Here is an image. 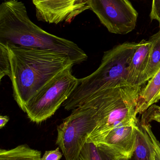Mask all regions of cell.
Here are the masks:
<instances>
[{
    "label": "cell",
    "mask_w": 160,
    "mask_h": 160,
    "mask_svg": "<svg viewBox=\"0 0 160 160\" xmlns=\"http://www.w3.org/2000/svg\"><path fill=\"white\" fill-rule=\"evenodd\" d=\"M139 42H124L104 53L98 69L78 80L73 92L62 106L67 111L78 107L93 94L114 87L120 81H127L128 70Z\"/></svg>",
    "instance_id": "obj_4"
},
{
    "label": "cell",
    "mask_w": 160,
    "mask_h": 160,
    "mask_svg": "<svg viewBox=\"0 0 160 160\" xmlns=\"http://www.w3.org/2000/svg\"><path fill=\"white\" fill-rule=\"evenodd\" d=\"M146 139H147V138H146ZM147 141L148 142V145L149 148V160H158L156 153H155L153 149L152 148L151 145L149 143L147 139Z\"/></svg>",
    "instance_id": "obj_20"
},
{
    "label": "cell",
    "mask_w": 160,
    "mask_h": 160,
    "mask_svg": "<svg viewBox=\"0 0 160 160\" xmlns=\"http://www.w3.org/2000/svg\"><path fill=\"white\" fill-rule=\"evenodd\" d=\"M69 67L53 78L28 104L25 113L32 122L41 123L54 115L71 96L78 84V78Z\"/></svg>",
    "instance_id": "obj_6"
},
{
    "label": "cell",
    "mask_w": 160,
    "mask_h": 160,
    "mask_svg": "<svg viewBox=\"0 0 160 160\" xmlns=\"http://www.w3.org/2000/svg\"><path fill=\"white\" fill-rule=\"evenodd\" d=\"M100 152H101V155H102V158L103 160H111L110 158H108L106 155H105L104 153H103L102 152L100 151Z\"/></svg>",
    "instance_id": "obj_22"
},
{
    "label": "cell",
    "mask_w": 160,
    "mask_h": 160,
    "mask_svg": "<svg viewBox=\"0 0 160 160\" xmlns=\"http://www.w3.org/2000/svg\"><path fill=\"white\" fill-rule=\"evenodd\" d=\"M152 121L160 123V106L154 104L142 114L140 122L150 123Z\"/></svg>",
    "instance_id": "obj_17"
},
{
    "label": "cell",
    "mask_w": 160,
    "mask_h": 160,
    "mask_svg": "<svg viewBox=\"0 0 160 160\" xmlns=\"http://www.w3.org/2000/svg\"><path fill=\"white\" fill-rule=\"evenodd\" d=\"M0 42L65 54L75 65L88 59V55L75 43L35 25L29 17L25 4L18 0L6 1L0 5Z\"/></svg>",
    "instance_id": "obj_2"
},
{
    "label": "cell",
    "mask_w": 160,
    "mask_h": 160,
    "mask_svg": "<svg viewBox=\"0 0 160 160\" xmlns=\"http://www.w3.org/2000/svg\"><path fill=\"white\" fill-rule=\"evenodd\" d=\"M151 20H156L160 27V0H153L150 14Z\"/></svg>",
    "instance_id": "obj_18"
},
{
    "label": "cell",
    "mask_w": 160,
    "mask_h": 160,
    "mask_svg": "<svg viewBox=\"0 0 160 160\" xmlns=\"http://www.w3.org/2000/svg\"><path fill=\"white\" fill-rule=\"evenodd\" d=\"M160 100V68L142 88L138 96L137 114H141Z\"/></svg>",
    "instance_id": "obj_11"
},
{
    "label": "cell",
    "mask_w": 160,
    "mask_h": 160,
    "mask_svg": "<svg viewBox=\"0 0 160 160\" xmlns=\"http://www.w3.org/2000/svg\"><path fill=\"white\" fill-rule=\"evenodd\" d=\"M62 155L58 147L56 149L45 151L41 160H60Z\"/></svg>",
    "instance_id": "obj_19"
},
{
    "label": "cell",
    "mask_w": 160,
    "mask_h": 160,
    "mask_svg": "<svg viewBox=\"0 0 160 160\" xmlns=\"http://www.w3.org/2000/svg\"><path fill=\"white\" fill-rule=\"evenodd\" d=\"M79 160H103L100 150L94 144L87 143L79 155Z\"/></svg>",
    "instance_id": "obj_16"
},
{
    "label": "cell",
    "mask_w": 160,
    "mask_h": 160,
    "mask_svg": "<svg viewBox=\"0 0 160 160\" xmlns=\"http://www.w3.org/2000/svg\"><path fill=\"white\" fill-rule=\"evenodd\" d=\"M40 151L22 144L11 149H0V160H41Z\"/></svg>",
    "instance_id": "obj_13"
},
{
    "label": "cell",
    "mask_w": 160,
    "mask_h": 160,
    "mask_svg": "<svg viewBox=\"0 0 160 160\" xmlns=\"http://www.w3.org/2000/svg\"><path fill=\"white\" fill-rule=\"evenodd\" d=\"M9 117L7 116H1L0 117V128L2 129L9 122Z\"/></svg>",
    "instance_id": "obj_21"
},
{
    "label": "cell",
    "mask_w": 160,
    "mask_h": 160,
    "mask_svg": "<svg viewBox=\"0 0 160 160\" xmlns=\"http://www.w3.org/2000/svg\"><path fill=\"white\" fill-rule=\"evenodd\" d=\"M94 108L82 105L72 113L57 127L56 144L66 160H79L81 150L90 135L97 125Z\"/></svg>",
    "instance_id": "obj_5"
},
{
    "label": "cell",
    "mask_w": 160,
    "mask_h": 160,
    "mask_svg": "<svg viewBox=\"0 0 160 160\" xmlns=\"http://www.w3.org/2000/svg\"><path fill=\"white\" fill-rule=\"evenodd\" d=\"M138 124L113 130L96 147L111 160H130L135 151Z\"/></svg>",
    "instance_id": "obj_9"
},
{
    "label": "cell",
    "mask_w": 160,
    "mask_h": 160,
    "mask_svg": "<svg viewBox=\"0 0 160 160\" xmlns=\"http://www.w3.org/2000/svg\"><path fill=\"white\" fill-rule=\"evenodd\" d=\"M151 43L148 66L143 76L142 85L151 79L160 68V30L150 37Z\"/></svg>",
    "instance_id": "obj_12"
},
{
    "label": "cell",
    "mask_w": 160,
    "mask_h": 160,
    "mask_svg": "<svg viewBox=\"0 0 160 160\" xmlns=\"http://www.w3.org/2000/svg\"><path fill=\"white\" fill-rule=\"evenodd\" d=\"M90 10L95 13L108 30L117 34L132 31L138 13L127 0H88Z\"/></svg>",
    "instance_id": "obj_7"
},
{
    "label": "cell",
    "mask_w": 160,
    "mask_h": 160,
    "mask_svg": "<svg viewBox=\"0 0 160 160\" xmlns=\"http://www.w3.org/2000/svg\"><path fill=\"white\" fill-rule=\"evenodd\" d=\"M141 88L142 87L132 86L123 80L81 103L79 106L86 105L94 108L97 115V125L87 143L96 146L113 130L137 124L139 121L137 117V106Z\"/></svg>",
    "instance_id": "obj_3"
},
{
    "label": "cell",
    "mask_w": 160,
    "mask_h": 160,
    "mask_svg": "<svg viewBox=\"0 0 160 160\" xmlns=\"http://www.w3.org/2000/svg\"><path fill=\"white\" fill-rule=\"evenodd\" d=\"M151 46L149 40H142L134 52L127 75V82L132 86L142 87L143 85L142 79L148 62Z\"/></svg>",
    "instance_id": "obj_10"
},
{
    "label": "cell",
    "mask_w": 160,
    "mask_h": 160,
    "mask_svg": "<svg viewBox=\"0 0 160 160\" xmlns=\"http://www.w3.org/2000/svg\"><path fill=\"white\" fill-rule=\"evenodd\" d=\"M13 95L25 112L29 102L53 78L75 65L69 56L8 43Z\"/></svg>",
    "instance_id": "obj_1"
},
{
    "label": "cell",
    "mask_w": 160,
    "mask_h": 160,
    "mask_svg": "<svg viewBox=\"0 0 160 160\" xmlns=\"http://www.w3.org/2000/svg\"><path fill=\"white\" fill-rule=\"evenodd\" d=\"M88 0H34L38 21L49 24L71 23L77 16L90 9Z\"/></svg>",
    "instance_id": "obj_8"
},
{
    "label": "cell",
    "mask_w": 160,
    "mask_h": 160,
    "mask_svg": "<svg viewBox=\"0 0 160 160\" xmlns=\"http://www.w3.org/2000/svg\"><path fill=\"white\" fill-rule=\"evenodd\" d=\"M11 64L8 43L0 42V81L5 76H11Z\"/></svg>",
    "instance_id": "obj_15"
},
{
    "label": "cell",
    "mask_w": 160,
    "mask_h": 160,
    "mask_svg": "<svg viewBox=\"0 0 160 160\" xmlns=\"http://www.w3.org/2000/svg\"><path fill=\"white\" fill-rule=\"evenodd\" d=\"M136 145L134 153L135 160H149V148L140 122L136 127Z\"/></svg>",
    "instance_id": "obj_14"
}]
</instances>
